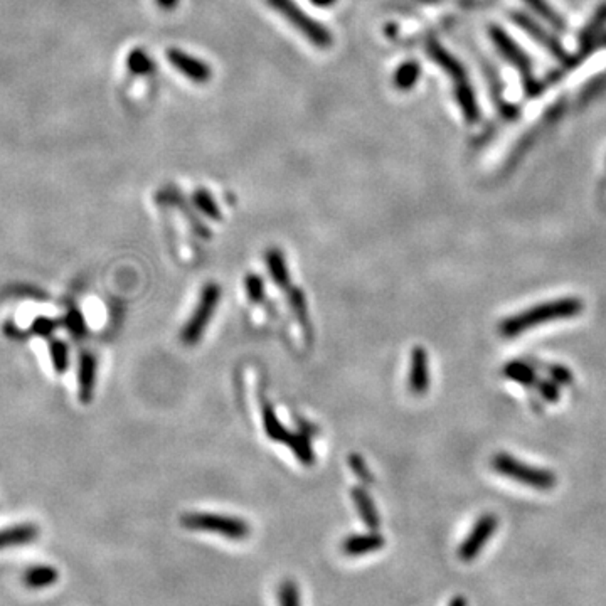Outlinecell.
I'll return each mask as SVG.
<instances>
[{
	"label": "cell",
	"instance_id": "obj_1",
	"mask_svg": "<svg viewBox=\"0 0 606 606\" xmlns=\"http://www.w3.org/2000/svg\"><path fill=\"white\" fill-rule=\"evenodd\" d=\"M583 300L575 297L559 298V300L544 302L541 305L530 306L529 310L512 315L500 323L499 332L504 337H516L522 332L534 329V327L544 325L546 322L563 320V318H572L583 312Z\"/></svg>",
	"mask_w": 606,
	"mask_h": 606
},
{
	"label": "cell",
	"instance_id": "obj_2",
	"mask_svg": "<svg viewBox=\"0 0 606 606\" xmlns=\"http://www.w3.org/2000/svg\"><path fill=\"white\" fill-rule=\"evenodd\" d=\"M492 467L500 475L516 480L519 484H524L530 488H535V491H553L556 487V481H558L554 473L546 470V468H537L533 467V465L522 463L519 462L516 456L509 453L493 455Z\"/></svg>",
	"mask_w": 606,
	"mask_h": 606
},
{
	"label": "cell",
	"instance_id": "obj_3",
	"mask_svg": "<svg viewBox=\"0 0 606 606\" xmlns=\"http://www.w3.org/2000/svg\"><path fill=\"white\" fill-rule=\"evenodd\" d=\"M181 524L182 527H185V529L219 534L227 539H232V541H241V539L250 535V526H248L246 521L231 516H219V514H184V516L181 517Z\"/></svg>",
	"mask_w": 606,
	"mask_h": 606
},
{
	"label": "cell",
	"instance_id": "obj_4",
	"mask_svg": "<svg viewBox=\"0 0 606 606\" xmlns=\"http://www.w3.org/2000/svg\"><path fill=\"white\" fill-rule=\"evenodd\" d=\"M430 56H433L435 59H437V63L442 64L443 69L450 74V78L453 80L456 98H458L463 115L467 116L468 120H472V122H475V120L479 118V106H477L473 90L470 83H468V78L467 74H465L462 64H460L453 56H450V52L443 51L442 45H438L437 43L430 45Z\"/></svg>",
	"mask_w": 606,
	"mask_h": 606
},
{
	"label": "cell",
	"instance_id": "obj_5",
	"mask_svg": "<svg viewBox=\"0 0 606 606\" xmlns=\"http://www.w3.org/2000/svg\"><path fill=\"white\" fill-rule=\"evenodd\" d=\"M219 300H221V286L211 281L202 288L201 298H199L196 309H194V313L190 315L188 323L181 332V340L184 346H196L199 340L202 339Z\"/></svg>",
	"mask_w": 606,
	"mask_h": 606
},
{
	"label": "cell",
	"instance_id": "obj_6",
	"mask_svg": "<svg viewBox=\"0 0 606 606\" xmlns=\"http://www.w3.org/2000/svg\"><path fill=\"white\" fill-rule=\"evenodd\" d=\"M268 2L272 3L281 15H285V17L288 19V22L295 26V29H298L303 36L309 37L315 45H318V48H329L332 44V37L329 32H327L320 24L306 17L300 7L295 6L292 0H268Z\"/></svg>",
	"mask_w": 606,
	"mask_h": 606
},
{
	"label": "cell",
	"instance_id": "obj_7",
	"mask_svg": "<svg viewBox=\"0 0 606 606\" xmlns=\"http://www.w3.org/2000/svg\"><path fill=\"white\" fill-rule=\"evenodd\" d=\"M499 521L493 514H485L481 516L479 521L475 522V526L472 527V530L468 533L462 546L458 547V558L465 563H470L481 553L487 542L491 541V537L495 533Z\"/></svg>",
	"mask_w": 606,
	"mask_h": 606
},
{
	"label": "cell",
	"instance_id": "obj_8",
	"mask_svg": "<svg viewBox=\"0 0 606 606\" xmlns=\"http://www.w3.org/2000/svg\"><path fill=\"white\" fill-rule=\"evenodd\" d=\"M430 388V371H428V355L425 347L416 346L411 352V367H409V389L414 396H423Z\"/></svg>",
	"mask_w": 606,
	"mask_h": 606
},
{
	"label": "cell",
	"instance_id": "obj_9",
	"mask_svg": "<svg viewBox=\"0 0 606 606\" xmlns=\"http://www.w3.org/2000/svg\"><path fill=\"white\" fill-rule=\"evenodd\" d=\"M384 537L377 530H371L367 534H355L348 535L344 539L342 551L347 556H364L369 553H374L384 547Z\"/></svg>",
	"mask_w": 606,
	"mask_h": 606
},
{
	"label": "cell",
	"instance_id": "obj_10",
	"mask_svg": "<svg viewBox=\"0 0 606 606\" xmlns=\"http://www.w3.org/2000/svg\"><path fill=\"white\" fill-rule=\"evenodd\" d=\"M97 384V359L85 352L80 357V371H78V386H80V400L90 402Z\"/></svg>",
	"mask_w": 606,
	"mask_h": 606
},
{
	"label": "cell",
	"instance_id": "obj_11",
	"mask_svg": "<svg viewBox=\"0 0 606 606\" xmlns=\"http://www.w3.org/2000/svg\"><path fill=\"white\" fill-rule=\"evenodd\" d=\"M351 495H352V500H354L357 512H359V517L362 519L364 524H366L371 530L379 529L381 526L379 512H377L374 502H372L371 495H369L366 488L354 487L351 491Z\"/></svg>",
	"mask_w": 606,
	"mask_h": 606
},
{
	"label": "cell",
	"instance_id": "obj_12",
	"mask_svg": "<svg viewBox=\"0 0 606 606\" xmlns=\"http://www.w3.org/2000/svg\"><path fill=\"white\" fill-rule=\"evenodd\" d=\"M169 59L170 63L176 66L178 71L184 73L185 76L190 78V80H194L196 83H204L206 80H209L211 76L209 68H207L204 63H201V61L194 59V57L190 56H185L184 52L170 51Z\"/></svg>",
	"mask_w": 606,
	"mask_h": 606
},
{
	"label": "cell",
	"instance_id": "obj_13",
	"mask_svg": "<svg viewBox=\"0 0 606 606\" xmlns=\"http://www.w3.org/2000/svg\"><path fill=\"white\" fill-rule=\"evenodd\" d=\"M492 39H493V43H495L497 48H499L500 51L504 52V56L517 66V69H521V71L524 74L530 73V63L527 61V57L524 56V54H522L521 49H519L517 45L509 39L507 34H505L504 31L493 27L492 29Z\"/></svg>",
	"mask_w": 606,
	"mask_h": 606
},
{
	"label": "cell",
	"instance_id": "obj_14",
	"mask_svg": "<svg viewBox=\"0 0 606 606\" xmlns=\"http://www.w3.org/2000/svg\"><path fill=\"white\" fill-rule=\"evenodd\" d=\"M37 537V529L32 524H22L0 530V549L12 546H22Z\"/></svg>",
	"mask_w": 606,
	"mask_h": 606
},
{
	"label": "cell",
	"instance_id": "obj_15",
	"mask_svg": "<svg viewBox=\"0 0 606 606\" xmlns=\"http://www.w3.org/2000/svg\"><path fill=\"white\" fill-rule=\"evenodd\" d=\"M57 570H54L52 566H32L24 572L22 583L24 586L31 589H43L48 586H52L57 581Z\"/></svg>",
	"mask_w": 606,
	"mask_h": 606
},
{
	"label": "cell",
	"instance_id": "obj_16",
	"mask_svg": "<svg viewBox=\"0 0 606 606\" xmlns=\"http://www.w3.org/2000/svg\"><path fill=\"white\" fill-rule=\"evenodd\" d=\"M265 261H267L268 272L269 275H272L273 281H275L280 288H288L290 273H288V267H286V260L283 253L276 250V248H272V250L267 251Z\"/></svg>",
	"mask_w": 606,
	"mask_h": 606
},
{
	"label": "cell",
	"instance_id": "obj_17",
	"mask_svg": "<svg viewBox=\"0 0 606 606\" xmlns=\"http://www.w3.org/2000/svg\"><path fill=\"white\" fill-rule=\"evenodd\" d=\"M516 20L519 22V26H521L522 29H526V31L529 32V34L533 36L534 39H537V43H541V44L544 45V48L549 49V51L553 52L554 56H558V57H564V52H563V48H561V45H559L558 43H556V41L553 39V37H551L549 34H547L546 31H542L541 27L535 26V24H534L533 20H530L529 17H526L524 14H517V15H516Z\"/></svg>",
	"mask_w": 606,
	"mask_h": 606
},
{
	"label": "cell",
	"instance_id": "obj_18",
	"mask_svg": "<svg viewBox=\"0 0 606 606\" xmlns=\"http://www.w3.org/2000/svg\"><path fill=\"white\" fill-rule=\"evenodd\" d=\"M263 425H265V431H267V435L272 439H275V442H281L286 443L290 438V431L285 428L283 425L280 423V419L275 414V411H273L272 406L268 404V402H265L263 404Z\"/></svg>",
	"mask_w": 606,
	"mask_h": 606
},
{
	"label": "cell",
	"instance_id": "obj_19",
	"mask_svg": "<svg viewBox=\"0 0 606 606\" xmlns=\"http://www.w3.org/2000/svg\"><path fill=\"white\" fill-rule=\"evenodd\" d=\"M288 302L292 306L293 315L298 318L300 325L305 329L306 335H312V330L309 329V310H306V300L305 295L300 288H292L288 292Z\"/></svg>",
	"mask_w": 606,
	"mask_h": 606
},
{
	"label": "cell",
	"instance_id": "obj_20",
	"mask_svg": "<svg viewBox=\"0 0 606 606\" xmlns=\"http://www.w3.org/2000/svg\"><path fill=\"white\" fill-rule=\"evenodd\" d=\"M286 445L290 446V450L293 451L295 456H297L303 465H313L315 458H313L312 445H310V442L305 437L292 433L290 435L288 442H286Z\"/></svg>",
	"mask_w": 606,
	"mask_h": 606
},
{
	"label": "cell",
	"instance_id": "obj_21",
	"mask_svg": "<svg viewBox=\"0 0 606 606\" xmlns=\"http://www.w3.org/2000/svg\"><path fill=\"white\" fill-rule=\"evenodd\" d=\"M504 376L507 377V379H512L524 386H530L535 383L534 369L522 362H509L507 366L504 367Z\"/></svg>",
	"mask_w": 606,
	"mask_h": 606
},
{
	"label": "cell",
	"instance_id": "obj_22",
	"mask_svg": "<svg viewBox=\"0 0 606 606\" xmlns=\"http://www.w3.org/2000/svg\"><path fill=\"white\" fill-rule=\"evenodd\" d=\"M278 603L280 606H302L300 605V591L297 583L292 579H285L278 588Z\"/></svg>",
	"mask_w": 606,
	"mask_h": 606
},
{
	"label": "cell",
	"instance_id": "obj_23",
	"mask_svg": "<svg viewBox=\"0 0 606 606\" xmlns=\"http://www.w3.org/2000/svg\"><path fill=\"white\" fill-rule=\"evenodd\" d=\"M526 2L529 3L530 9L537 12V14L541 15L542 19H546L549 24H553L556 29H563V26H564L563 19L559 17L558 14H556L554 9H551V7L547 6L546 0H526Z\"/></svg>",
	"mask_w": 606,
	"mask_h": 606
},
{
	"label": "cell",
	"instance_id": "obj_24",
	"mask_svg": "<svg viewBox=\"0 0 606 606\" xmlns=\"http://www.w3.org/2000/svg\"><path fill=\"white\" fill-rule=\"evenodd\" d=\"M244 288H246L248 298H250L251 303H261L265 300V283L260 275L251 273V275L244 278Z\"/></svg>",
	"mask_w": 606,
	"mask_h": 606
},
{
	"label": "cell",
	"instance_id": "obj_25",
	"mask_svg": "<svg viewBox=\"0 0 606 606\" xmlns=\"http://www.w3.org/2000/svg\"><path fill=\"white\" fill-rule=\"evenodd\" d=\"M51 357H52V366L57 372H64L69 366V354L66 344L59 342V340H54L51 344Z\"/></svg>",
	"mask_w": 606,
	"mask_h": 606
},
{
	"label": "cell",
	"instance_id": "obj_26",
	"mask_svg": "<svg viewBox=\"0 0 606 606\" xmlns=\"http://www.w3.org/2000/svg\"><path fill=\"white\" fill-rule=\"evenodd\" d=\"M348 467L352 468V472L355 473V477L364 484H372V473L369 470L366 460L360 455L352 453L348 455Z\"/></svg>",
	"mask_w": 606,
	"mask_h": 606
},
{
	"label": "cell",
	"instance_id": "obj_27",
	"mask_svg": "<svg viewBox=\"0 0 606 606\" xmlns=\"http://www.w3.org/2000/svg\"><path fill=\"white\" fill-rule=\"evenodd\" d=\"M194 201H196V206L206 216H209V218H213V219L221 218V213H219L218 206H216L213 197H211L209 194L206 192V190H197L196 196H194Z\"/></svg>",
	"mask_w": 606,
	"mask_h": 606
},
{
	"label": "cell",
	"instance_id": "obj_28",
	"mask_svg": "<svg viewBox=\"0 0 606 606\" xmlns=\"http://www.w3.org/2000/svg\"><path fill=\"white\" fill-rule=\"evenodd\" d=\"M419 74V69L416 64H404L396 74V83L400 88H409L414 85Z\"/></svg>",
	"mask_w": 606,
	"mask_h": 606
},
{
	"label": "cell",
	"instance_id": "obj_29",
	"mask_svg": "<svg viewBox=\"0 0 606 606\" xmlns=\"http://www.w3.org/2000/svg\"><path fill=\"white\" fill-rule=\"evenodd\" d=\"M66 327H68L74 337H81V335H85V330H86L85 318H83V315L80 312H76V310H71V312L66 315Z\"/></svg>",
	"mask_w": 606,
	"mask_h": 606
},
{
	"label": "cell",
	"instance_id": "obj_30",
	"mask_svg": "<svg viewBox=\"0 0 606 606\" xmlns=\"http://www.w3.org/2000/svg\"><path fill=\"white\" fill-rule=\"evenodd\" d=\"M537 386H539V393H541L547 401H558L559 400V389L553 379L541 381V383H539Z\"/></svg>",
	"mask_w": 606,
	"mask_h": 606
},
{
	"label": "cell",
	"instance_id": "obj_31",
	"mask_svg": "<svg viewBox=\"0 0 606 606\" xmlns=\"http://www.w3.org/2000/svg\"><path fill=\"white\" fill-rule=\"evenodd\" d=\"M551 377H553L554 383H561L570 386L572 383V372L564 366H553L551 367Z\"/></svg>",
	"mask_w": 606,
	"mask_h": 606
},
{
	"label": "cell",
	"instance_id": "obj_32",
	"mask_svg": "<svg viewBox=\"0 0 606 606\" xmlns=\"http://www.w3.org/2000/svg\"><path fill=\"white\" fill-rule=\"evenodd\" d=\"M130 66H132V69H134V71H136V73H147V71H150L152 63H150V59H148L147 56H143L142 52H135L134 56L130 57Z\"/></svg>",
	"mask_w": 606,
	"mask_h": 606
},
{
	"label": "cell",
	"instance_id": "obj_33",
	"mask_svg": "<svg viewBox=\"0 0 606 606\" xmlns=\"http://www.w3.org/2000/svg\"><path fill=\"white\" fill-rule=\"evenodd\" d=\"M52 329H54V323L51 320H45V318L36 320V330L41 332V334H48V332Z\"/></svg>",
	"mask_w": 606,
	"mask_h": 606
},
{
	"label": "cell",
	"instance_id": "obj_34",
	"mask_svg": "<svg viewBox=\"0 0 606 606\" xmlns=\"http://www.w3.org/2000/svg\"><path fill=\"white\" fill-rule=\"evenodd\" d=\"M157 2H159L162 7H167V9H169V7H174V6H176L177 0H157Z\"/></svg>",
	"mask_w": 606,
	"mask_h": 606
},
{
	"label": "cell",
	"instance_id": "obj_35",
	"mask_svg": "<svg viewBox=\"0 0 606 606\" xmlns=\"http://www.w3.org/2000/svg\"><path fill=\"white\" fill-rule=\"evenodd\" d=\"M332 2L334 0H313V3H317V6H330Z\"/></svg>",
	"mask_w": 606,
	"mask_h": 606
}]
</instances>
